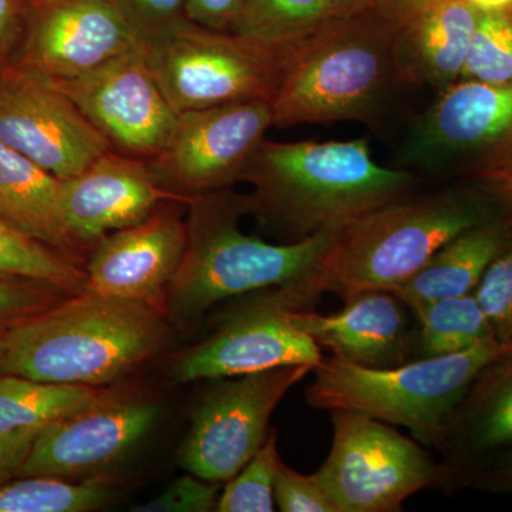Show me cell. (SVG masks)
I'll use <instances>...</instances> for the list:
<instances>
[{
    "label": "cell",
    "mask_w": 512,
    "mask_h": 512,
    "mask_svg": "<svg viewBox=\"0 0 512 512\" xmlns=\"http://www.w3.org/2000/svg\"><path fill=\"white\" fill-rule=\"evenodd\" d=\"M6 329H0V375H5Z\"/></svg>",
    "instance_id": "ee69618b"
},
{
    "label": "cell",
    "mask_w": 512,
    "mask_h": 512,
    "mask_svg": "<svg viewBox=\"0 0 512 512\" xmlns=\"http://www.w3.org/2000/svg\"><path fill=\"white\" fill-rule=\"evenodd\" d=\"M399 26L375 9L333 19L286 56L274 127L369 121L404 86Z\"/></svg>",
    "instance_id": "277c9868"
},
{
    "label": "cell",
    "mask_w": 512,
    "mask_h": 512,
    "mask_svg": "<svg viewBox=\"0 0 512 512\" xmlns=\"http://www.w3.org/2000/svg\"><path fill=\"white\" fill-rule=\"evenodd\" d=\"M302 306L305 303L295 293L281 289L238 313L212 338L175 363V380L224 379L293 365L315 369L323 360L320 348L292 320V313Z\"/></svg>",
    "instance_id": "5bb4252c"
},
{
    "label": "cell",
    "mask_w": 512,
    "mask_h": 512,
    "mask_svg": "<svg viewBox=\"0 0 512 512\" xmlns=\"http://www.w3.org/2000/svg\"><path fill=\"white\" fill-rule=\"evenodd\" d=\"M460 80H512V8L481 13Z\"/></svg>",
    "instance_id": "f1b7e54d"
},
{
    "label": "cell",
    "mask_w": 512,
    "mask_h": 512,
    "mask_svg": "<svg viewBox=\"0 0 512 512\" xmlns=\"http://www.w3.org/2000/svg\"><path fill=\"white\" fill-rule=\"evenodd\" d=\"M275 503L282 512H338L315 474L305 476L279 461L274 484Z\"/></svg>",
    "instance_id": "d6a6232c"
},
{
    "label": "cell",
    "mask_w": 512,
    "mask_h": 512,
    "mask_svg": "<svg viewBox=\"0 0 512 512\" xmlns=\"http://www.w3.org/2000/svg\"><path fill=\"white\" fill-rule=\"evenodd\" d=\"M187 224L177 212L146 220L96 242L86 268V291L160 309L187 249Z\"/></svg>",
    "instance_id": "e0dca14e"
},
{
    "label": "cell",
    "mask_w": 512,
    "mask_h": 512,
    "mask_svg": "<svg viewBox=\"0 0 512 512\" xmlns=\"http://www.w3.org/2000/svg\"><path fill=\"white\" fill-rule=\"evenodd\" d=\"M454 429L474 453L512 447V349L478 373L454 413Z\"/></svg>",
    "instance_id": "603a6c76"
},
{
    "label": "cell",
    "mask_w": 512,
    "mask_h": 512,
    "mask_svg": "<svg viewBox=\"0 0 512 512\" xmlns=\"http://www.w3.org/2000/svg\"><path fill=\"white\" fill-rule=\"evenodd\" d=\"M42 430L0 431V484L19 476L20 468Z\"/></svg>",
    "instance_id": "74e56055"
},
{
    "label": "cell",
    "mask_w": 512,
    "mask_h": 512,
    "mask_svg": "<svg viewBox=\"0 0 512 512\" xmlns=\"http://www.w3.org/2000/svg\"><path fill=\"white\" fill-rule=\"evenodd\" d=\"M480 13L498 12L512 8V0H467Z\"/></svg>",
    "instance_id": "b9f144b4"
},
{
    "label": "cell",
    "mask_w": 512,
    "mask_h": 512,
    "mask_svg": "<svg viewBox=\"0 0 512 512\" xmlns=\"http://www.w3.org/2000/svg\"><path fill=\"white\" fill-rule=\"evenodd\" d=\"M165 202L185 201L158 187L146 160L113 150L62 180L64 225L79 247L146 220Z\"/></svg>",
    "instance_id": "ac0fdd59"
},
{
    "label": "cell",
    "mask_w": 512,
    "mask_h": 512,
    "mask_svg": "<svg viewBox=\"0 0 512 512\" xmlns=\"http://www.w3.org/2000/svg\"><path fill=\"white\" fill-rule=\"evenodd\" d=\"M413 173L483 175L512 163V80H458L409 128L399 151Z\"/></svg>",
    "instance_id": "ba28073f"
},
{
    "label": "cell",
    "mask_w": 512,
    "mask_h": 512,
    "mask_svg": "<svg viewBox=\"0 0 512 512\" xmlns=\"http://www.w3.org/2000/svg\"><path fill=\"white\" fill-rule=\"evenodd\" d=\"M140 37L144 47L187 20L185 0H109Z\"/></svg>",
    "instance_id": "1f68e13d"
},
{
    "label": "cell",
    "mask_w": 512,
    "mask_h": 512,
    "mask_svg": "<svg viewBox=\"0 0 512 512\" xmlns=\"http://www.w3.org/2000/svg\"><path fill=\"white\" fill-rule=\"evenodd\" d=\"M309 372L312 366H282L218 384L194 414L180 466L211 483L237 476L268 439L276 406Z\"/></svg>",
    "instance_id": "8fae6325"
},
{
    "label": "cell",
    "mask_w": 512,
    "mask_h": 512,
    "mask_svg": "<svg viewBox=\"0 0 512 512\" xmlns=\"http://www.w3.org/2000/svg\"><path fill=\"white\" fill-rule=\"evenodd\" d=\"M494 215L476 192L406 195L333 232L312 274L291 289L303 302L330 292L343 301L409 281L461 232Z\"/></svg>",
    "instance_id": "7a4b0ae2"
},
{
    "label": "cell",
    "mask_w": 512,
    "mask_h": 512,
    "mask_svg": "<svg viewBox=\"0 0 512 512\" xmlns=\"http://www.w3.org/2000/svg\"><path fill=\"white\" fill-rule=\"evenodd\" d=\"M272 127L268 100L181 111L163 150L147 160L148 170L158 187L190 204L192 198L242 181Z\"/></svg>",
    "instance_id": "30bf717a"
},
{
    "label": "cell",
    "mask_w": 512,
    "mask_h": 512,
    "mask_svg": "<svg viewBox=\"0 0 512 512\" xmlns=\"http://www.w3.org/2000/svg\"><path fill=\"white\" fill-rule=\"evenodd\" d=\"M144 49L151 72L177 113L235 101H272L288 56L190 19Z\"/></svg>",
    "instance_id": "52a82bcc"
},
{
    "label": "cell",
    "mask_w": 512,
    "mask_h": 512,
    "mask_svg": "<svg viewBox=\"0 0 512 512\" xmlns=\"http://www.w3.org/2000/svg\"><path fill=\"white\" fill-rule=\"evenodd\" d=\"M158 309L84 291L6 330L5 373L100 387L136 369L163 345Z\"/></svg>",
    "instance_id": "3957f363"
},
{
    "label": "cell",
    "mask_w": 512,
    "mask_h": 512,
    "mask_svg": "<svg viewBox=\"0 0 512 512\" xmlns=\"http://www.w3.org/2000/svg\"><path fill=\"white\" fill-rule=\"evenodd\" d=\"M480 16L467 0H436L400 25L397 56L404 82L437 92L458 82Z\"/></svg>",
    "instance_id": "ffe728a7"
},
{
    "label": "cell",
    "mask_w": 512,
    "mask_h": 512,
    "mask_svg": "<svg viewBox=\"0 0 512 512\" xmlns=\"http://www.w3.org/2000/svg\"><path fill=\"white\" fill-rule=\"evenodd\" d=\"M279 458L276 434L272 433L241 471L228 480L218 498V512L275 511V474Z\"/></svg>",
    "instance_id": "f546056e"
},
{
    "label": "cell",
    "mask_w": 512,
    "mask_h": 512,
    "mask_svg": "<svg viewBox=\"0 0 512 512\" xmlns=\"http://www.w3.org/2000/svg\"><path fill=\"white\" fill-rule=\"evenodd\" d=\"M242 181L249 212L295 234L336 232L389 202L413 194L420 178L373 160L369 141H262Z\"/></svg>",
    "instance_id": "6da1fadb"
},
{
    "label": "cell",
    "mask_w": 512,
    "mask_h": 512,
    "mask_svg": "<svg viewBox=\"0 0 512 512\" xmlns=\"http://www.w3.org/2000/svg\"><path fill=\"white\" fill-rule=\"evenodd\" d=\"M0 279L76 293L86 286V271L77 266L76 259L0 220Z\"/></svg>",
    "instance_id": "484cf974"
},
{
    "label": "cell",
    "mask_w": 512,
    "mask_h": 512,
    "mask_svg": "<svg viewBox=\"0 0 512 512\" xmlns=\"http://www.w3.org/2000/svg\"><path fill=\"white\" fill-rule=\"evenodd\" d=\"M62 295L35 282L0 279V329L52 308L62 301Z\"/></svg>",
    "instance_id": "e575fe53"
},
{
    "label": "cell",
    "mask_w": 512,
    "mask_h": 512,
    "mask_svg": "<svg viewBox=\"0 0 512 512\" xmlns=\"http://www.w3.org/2000/svg\"><path fill=\"white\" fill-rule=\"evenodd\" d=\"M101 481L72 483L56 477H19L0 484V512H87L109 503Z\"/></svg>",
    "instance_id": "83f0119b"
},
{
    "label": "cell",
    "mask_w": 512,
    "mask_h": 512,
    "mask_svg": "<svg viewBox=\"0 0 512 512\" xmlns=\"http://www.w3.org/2000/svg\"><path fill=\"white\" fill-rule=\"evenodd\" d=\"M333 19L350 18L373 9L376 0H329Z\"/></svg>",
    "instance_id": "60d3db41"
},
{
    "label": "cell",
    "mask_w": 512,
    "mask_h": 512,
    "mask_svg": "<svg viewBox=\"0 0 512 512\" xmlns=\"http://www.w3.org/2000/svg\"><path fill=\"white\" fill-rule=\"evenodd\" d=\"M0 141L60 180L82 174L111 150L66 94L18 64L0 72Z\"/></svg>",
    "instance_id": "4fadbf2b"
},
{
    "label": "cell",
    "mask_w": 512,
    "mask_h": 512,
    "mask_svg": "<svg viewBox=\"0 0 512 512\" xmlns=\"http://www.w3.org/2000/svg\"><path fill=\"white\" fill-rule=\"evenodd\" d=\"M495 195L501 198L512 210V163L491 171L480 178Z\"/></svg>",
    "instance_id": "ab89813d"
},
{
    "label": "cell",
    "mask_w": 512,
    "mask_h": 512,
    "mask_svg": "<svg viewBox=\"0 0 512 512\" xmlns=\"http://www.w3.org/2000/svg\"><path fill=\"white\" fill-rule=\"evenodd\" d=\"M332 426V447L315 476L338 512L399 511L436 480L426 451L390 424L338 410Z\"/></svg>",
    "instance_id": "9c48e42d"
},
{
    "label": "cell",
    "mask_w": 512,
    "mask_h": 512,
    "mask_svg": "<svg viewBox=\"0 0 512 512\" xmlns=\"http://www.w3.org/2000/svg\"><path fill=\"white\" fill-rule=\"evenodd\" d=\"M474 296L495 339L512 343V239L488 266Z\"/></svg>",
    "instance_id": "4dcf8cb0"
},
{
    "label": "cell",
    "mask_w": 512,
    "mask_h": 512,
    "mask_svg": "<svg viewBox=\"0 0 512 512\" xmlns=\"http://www.w3.org/2000/svg\"><path fill=\"white\" fill-rule=\"evenodd\" d=\"M220 485L197 476L177 478L146 504L131 508L134 512H210L217 508Z\"/></svg>",
    "instance_id": "836d02e7"
},
{
    "label": "cell",
    "mask_w": 512,
    "mask_h": 512,
    "mask_svg": "<svg viewBox=\"0 0 512 512\" xmlns=\"http://www.w3.org/2000/svg\"><path fill=\"white\" fill-rule=\"evenodd\" d=\"M511 349L512 343L493 336L453 355L382 369L330 356L313 369L315 380L306 390V400L315 409L362 413L404 427L421 443L441 447L478 373Z\"/></svg>",
    "instance_id": "5b68a950"
},
{
    "label": "cell",
    "mask_w": 512,
    "mask_h": 512,
    "mask_svg": "<svg viewBox=\"0 0 512 512\" xmlns=\"http://www.w3.org/2000/svg\"><path fill=\"white\" fill-rule=\"evenodd\" d=\"M402 305L393 293L372 291L353 296L342 311L330 315L296 309L292 320L332 356L382 369L402 365L409 350Z\"/></svg>",
    "instance_id": "d6986e66"
},
{
    "label": "cell",
    "mask_w": 512,
    "mask_h": 512,
    "mask_svg": "<svg viewBox=\"0 0 512 512\" xmlns=\"http://www.w3.org/2000/svg\"><path fill=\"white\" fill-rule=\"evenodd\" d=\"M245 0H185V15L191 22L222 32H231Z\"/></svg>",
    "instance_id": "8d00e7d4"
},
{
    "label": "cell",
    "mask_w": 512,
    "mask_h": 512,
    "mask_svg": "<svg viewBox=\"0 0 512 512\" xmlns=\"http://www.w3.org/2000/svg\"><path fill=\"white\" fill-rule=\"evenodd\" d=\"M497 483L505 490L512 491V453L508 454L504 466L497 471Z\"/></svg>",
    "instance_id": "7bdbcfd3"
},
{
    "label": "cell",
    "mask_w": 512,
    "mask_h": 512,
    "mask_svg": "<svg viewBox=\"0 0 512 512\" xmlns=\"http://www.w3.org/2000/svg\"><path fill=\"white\" fill-rule=\"evenodd\" d=\"M412 311L419 320L424 357L453 355L494 336L474 293L424 303Z\"/></svg>",
    "instance_id": "4316f807"
},
{
    "label": "cell",
    "mask_w": 512,
    "mask_h": 512,
    "mask_svg": "<svg viewBox=\"0 0 512 512\" xmlns=\"http://www.w3.org/2000/svg\"><path fill=\"white\" fill-rule=\"evenodd\" d=\"M147 400H110L56 421L40 431L18 477L76 480L111 467L136 448L156 424Z\"/></svg>",
    "instance_id": "2e32d148"
},
{
    "label": "cell",
    "mask_w": 512,
    "mask_h": 512,
    "mask_svg": "<svg viewBox=\"0 0 512 512\" xmlns=\"http://www.w3.org/2000/svg\"><path fill=\"white\" fill-rule=\"evenodd\" d=\"M32 2H36V0H32Z\"/></svg>",
    "instance_id": "f6af8a7d"
},
{
    "label": "cell",
    "mask_w": 512,
    "mask_h": 512,
    "mask_svg": "<svg viewBox=\"0 0 512 512\" xmlns=\"http://www.w3.org/2000/svg\"><path fill=\"white\" fill-rule=\"evenodd\" d=\"M512 239V221L491 217L461 232L392 292L407 308L476 292L491 262Z\"/></svg>",
    "instance_id": "44dd1931"
},
{
    "label": "cell",
    "mask_w": 512,
    "mask_h": 512,
    "mask_svg": "<svg viewBox=\"0 0 512 512\" xmlns=\"http://www.w3.org/2000/svg\"><path fill=\"white\" fill-rule=\"evenodd\" d=\"M32 0H0V72L15 60Z\"/></svg>",
    "instance_id": "d590c367"
},
{
    "label": "cell",
    "mask_w": 512,
    "mask_h": 512,
    "mask_svg": "<svg viewBox=\"0 0 512 512\" xmlns=\"http://www.w3.org/2000/svg\"><path fill=\"white\" fill-rule=\"evenodd\" d=\"M144 47L109 0H36L12 64L70 79Z\"/></svg>",
    "instance_id": "9a60e30c"
},
{
    "label": "cell",
    "mask_w": 512,
    "mask_h": 512,
    "mask_svg": "<svg viewBox=\"0 0 512 512\" xmlns=\"http://www.w3.org/2000/svg\"><path fill=\"white\" fill-rule=\"evenodd\" d=\"M49 80L117 153L151 160L173 133L178 113L151 72L144 47L80 76Z\"/></svg>",
    "instance_id": "7c38bea8"
},
{
    "label": "cell",
    "mask_w": 512,
    "mask_h": 512,
    "mask_svg": "<svg viewBox=\"0 0 512 512\" xmlns=\"http://www.w3.org/2000/svg\"><path fill=\"white\" fill-rule=\"evenodd\" d=\"M0 220L74 258L62 212V180L0 141Z\"/></svg>",
    "instance_id": "7402d4cb"
},
{
    "label": "cell",
    "mask_w": 512,
    "mask_h": 512,
    "mask_svg": "<svg viewBox=\"0 0 512 512\" xmlns=\"http://www.w3.org/2000/svg\"><path fill=\"white\" fill-rule=\"evenodd\" d=\"M99 387L0 375V431L45 429L100 402Z\"/></svg>",
    "instance_id": "cb8c5ba5"
},
{
    "label": "cell",
    "mask_w": 512,
    "mask_h": 512,
    "mask_svg": "<svg viewBox=\"0 0 512 512\" xmlns=\"http://www.w3.org/2000/svg\"><path fill=\"white\" fill-rule=\"evenodd\" d=\"M332 20L329 0H245L231 32L289 53Z\"/></svg>",
    "instance_id": "d4e9b609"
},
{
    "label": "cell",
    "mask_w": 512,
    "mask_h": 512,
    "mask_svg": "<svg viewBox=\"0 0 512 512\" xmlns=\"http://www.w3.org/2000/svg\"><path fill=\"white\" fill-rule=\"evenodd\" d=\"M436 0H376L373 9L382 18L389 20L394 25H403L406 20L416 15L419 10L426 8Z\"/></svg>",
    "instance_id": "f35d334b"
},
{
    "label": "cell",
    "mask_w": 512,
    "mask_h": 512,
    "mask_svg": "<svg viewBox=\"0 0 512 512\" xmlns=\"http://www.w3.org/2000/svg\"><path fill=\"white\" fill-rule=\"evenodd\" d=\"M190 207L187 249L167 293L174 308L188 315L269 286L298 288L333 235L325 232L284 245L249 237L238 227L239 217L249 212L248 197L228 188L192 198Z\"/></svg>",
    "instance_id": "8992f818"
}]
</instances>
